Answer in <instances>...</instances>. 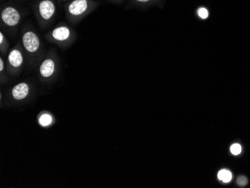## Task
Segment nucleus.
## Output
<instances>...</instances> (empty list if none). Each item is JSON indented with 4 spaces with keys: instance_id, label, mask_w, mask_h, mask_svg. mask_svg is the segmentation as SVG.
I'll return each instance as SVG.
<instances>
[{
    "instance_id": "obj_5",
    "label": "nucleus",
    "mask_w": 250,
    "mask_h": 188,
    "mask_svg": "<svg viewBox=\"0 0 250 188\" xmlns=\"http://www.w3.org/2000/svg\"><path fill=\"white\" fill-rule=\"evenodd\" d=\"M45 37L50 43L64 48L72 44L76 39V32L69 26L62 23L53 28Z\"/></svg>"
},
{
    "instance_id": "obj_7",
    "label": "nucleus",
    "mask_w": 250,
    "mask_h": 188,
    "mask_svg": "<svg viewBox=\"0 0 250 188\" xmlns=\"http://www.w3.org/2000/svg\"><path fill=\"white\" fill-rule=\"evenodd\" d=\"M36 14L40 26L47 27L56 16V3L53 0H39L36 7Z\"/></svg>"
},
{
    "instance_id": "obj_6",
    "label": "nucleus",
    "mask_w": 250,
    "mask_h": 188,
    "mask_svg": "<svg viewBox=\"0 0 250 188\" xmlns=\"http://www.w3.org/2000/svg\"><path fill=\"white\" fill-rule=\"evenodd\" d=\"M26 60V54L22 48V43L18 42L15 47L8 51L7 55V68L10 75L14 77L20 75L24 68Z\"/></svg>"
},
{
    "instance_id": "obj_10",
    "label": "nucleus",
    "mask_w": 250,
    "mask_h": 188,
    "mask_svg": "<svg viewBox=\"0 0 250 188\" xmlns=\"http://www.w3.org/2000/svg\"><path fill=\"white\" fill-rule=\"evenodd\" d=\"M9 73L7 68V63L5 60H4L3 57H0V83L1 84H5L8 82V76Z\"/></svg>"
},
{
    "instance_id": "obj_15",
    "label": "nucleus",
    "mask_w": 250,
    "mask_h": 188,
    "mask_svg": "<svg viewBox=\"0 0 250 188\" xmlns=\"http://www.w3.org/2000/svg\"><path fill=\"white\" fill-rule=\"evenodd\" d=\"M237 185H239L240 187L243 188V187H245L246 185L248 184V180H247V178L245 176H241L238 177V179L237 180Z\"/></svg>"
},
{
    "instance_id": "obj_11",
    "label": "nucleus",
    "mask_w": 250,
    "mask_h": 188,
    "mask_svg": "<svg viewBox=\"0 0 250 188\" xmlns=\"http://www.w3.org/2000/svg\"><path fill=\"white\" fill-rule=\"evenodd\" d=\"M10 43L7 39L6 36L2 31L0 32V53L1 56H5L8 55V52L9 51Z\"/></svg>"
},
{
    "instance_id": "obj_12",
    "label": "nucleus",
    "mask_w": 250,
    "mask_h": 188,
    "mask_svg": "<svg viewBox=\"0 0 250 188\" xmlns=\"http://www.w3.org/2000/svg\"><path fill=\"white\" fill-rule=\"evenodd\" d=\"M218 179L223 182H229L232 179V174L227 169H222L219 172Z\"/></svg>"
},
{
    "instance_id": "obj_8",
    "label": "nucleus",
    "mask_w": 250,
    "mask_h": 188,
    "mask_svg": "<svg viewBox=\"0 0 250 188\" xmlns=\"http://www.w3.org/2000/svg\"><path fill=\"white\" fill-rule=\"evenodd\" d=\"M0 19L2 27L6 30L15 32L22 21V14L16 7L7 5L2 8Z\"/></svg>"
},
{
    "instance_id": "obj_2",
    "label": "nucleus",
    "mask_w": 250,
    "mask_h": 188,
    "mask_svg": "<svg viewBox=\"0 0 250 188\" xmlns=\"http://www.w3.org/2000/svg\"><path fill=\"white\" fill-rule=\"evenodd\" d=\"M35 87L29 81H21L11 87L7 93L5 104L7 106H19L26 104L35 96Z\"/></svg>"
},
{
    "instance_id": "obj_13",
    "label": "nucleus",
    "mask_w": 250,
    "mask_h": 188,
    "mask_svg": "<svg viewBox=\"0 0 250 188\" xmlns=\"http://www.w3.org/2000/svg\"><path fill=\"white\" fill-rule=\"evenodd\" d=\"M230 151H231V154H234V155H238V154H241L242 148H241L240 144L235 143L234 145L231 146V148H230Z\"/></svg>"
},
{
    "instance_id": "obj_3",
    "label": "nucleus",
    "mask_w": 250,
    "mask_h": 188,
    "mask_svg": "<svg viewBox=\"0 0 250 188\" xmlns=\"http://www.w3.org/2000/svg\"><path fill=\"white\" fill-rule=\"evenodd\" d=\"M38 67L39 80L44 84L53 83L60 72V59L57 53L54 50H50L43 57Z\"/></svg>"
},
{
    "instance_id": "obj_9",
    "label": "nucleus",
    "mask_w": 250,
    "mask_h": 188,
    "mask_svg": "<svg viewBox=\"0 0 250 188\" xmlns=\"http://www.w3.org/2000/svg\"><path fill=\"white\" fill-rule=\"evenodd\" d=\"M37 123L42 128H50L56 123L54 115L47 110H43L38 114Z\"/></svg>"
},
{
    "instance_id": "obj_16",
    "label": "nucleus",
    "mask_w": 250,
    "mask_h": 188,
    "mask_svg": "<svg viewBox=\"0 0 250 188\" xmlns=\"http://www.w3.org/2000/svg\"><path fill=\"white\" fill-rule=\"evenodd\" d=\"M136 1L140 2H148V1H150V0H136Z\"/></svg>"
},
{
    "instance_id": "obj_1",
    "label": "nucleus",
    "mask_w": 250,
    "mask_h": 188,
    "mask_svg": "<svg viewBox=\"0 0 250 188\" xmlns=\"http://www.w3.org/2000/svg\"><path fill=\"white\" fill-rule=\"evenodd\" d=\"M21 43L26 54V60L30 64H39L42 60V42L37 32L33 29H24L21 36Z\"/></svg>"
},
{
    "instance_id": "obj_14",
    "label": "nucleus",
    "mask_w": 250,
    "mask_h": 188,
    "mask_svg": "<svg viewBox=\"0 0 250 188\" xmlns=\"http://www.w3.org/2000/svg\"><path fill=\"white\" fill-rule=\"evenodd\" d=\"M198 15L202 19H207L208 18V11L206 8H200L198 9Z\"/></svg>"
},
{
    "instance_id": "obj_4",
    "label": "nucleus",
    "mask_w": 250,
    "mask_h": 188,
    "mask_svg": "<svg viewBox=\"0 0 250 188\" xmlns=\"http://www.w3.org/2000/svg\"><path fill=\"white\" fill-rule=\"evenodd\" d=\"M94 6L92 0H71L66 5V17L70 23H79L91 12Z\"/></svg>"
}]
</instances>
